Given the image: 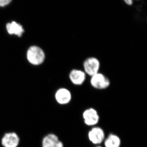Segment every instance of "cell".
Instances as JSON below:
<instances>
[{"instance_id": "6da1fadb", "label": "cell", "mask_w": 147, "mask_h": 147, "mask_svg": "<svg viewBox=\"0 0 147 147\" xmlns=\"http://www.w3.org/2000/svg\"><path fill=\"white\" fill-rule=\"evenodd\" d=\"M83 65V70L87 75H89L90 77L99 72L100 62L95 57H89L85 59Z\"/></svg>"}, {"instance_id": "7a4b0ae2", "label": "cell", "mask_w": 147, "mask_h": 147, "mask_svg": "<svg viewBox=\"0 0 147 147\" xmlns=\"http://www.w3.org/2000/svg\"><path fill=\"white\" fill-rule=\"evenodd\" d=\"M90 84L96 89L102 90L108 88L111 83L108 77L99 72L91 76Z\"/></svg>"}, {"instance_id": "3957f363", "label": "cell", "mask_w": 147, "mask_h": 147, "mask_svg": "<svg viewBox=\"0 0 147 147\" xmlns=\"http://www.w3.org/2000/svg\"><path fill=\"white\" fill-rule=\"evenodd\" d=\"M27 59L32 64L38 65L44 61L45 54L41 48L37 46H32L27 52Z\"/></svg>"}, {"instance_id": "277c9868", "label": "cell", "mask_w": 147, "mask_h": 147, "mask_svg": "<svg viewBox=\"0 0 147 147\" xmlns=\"http://www.w3.org/2000/svg\"><path fill=\"white\" fill-rule=\"evenodd\" d=\"M20 142V137L14 131L6 132L1 139V144L3 147H18Z\"/></svg>"}, {"instance_id": "5b68a950", "label": "cell", "mask_w": 147, "mask_h": 147, "mask_svg": "<svg viewBox=\"0 0 147 147\" xmlns=\"http://www.w3.org/2000/svg\"><path fill=\"white\" fill-rule=\"evenodd\" d=\"M87 75L84 70L74 69L69 72V77L70 82L75 86H82L86 82Z\"/></svg>"}, {"instance_id": "8992f818", "label": "cell", "mask_w": 147, "mask_h": 147, "mask_svg": "<svg viewBox=\"0 0 147 147\" xmlns=\"http://www.w3.org/2000/svg\"><path fill=\"white\" fill-rule=\"evenodd\" d=\"M42 147H64L63 143L56 134L50 133L43 137L41 143Z\"/></svg>"}, {"instance_id": "52a82bcc", "label": "cell", "mask_w": 147, "mask_h": 147, "mask_svg": "<svg viewBox=\"0 0 147 147\" xmlns=\"http://www.w3.org/2000/svg\"><path fill=\"white\" fill-rule=\"evenodd\" d=\"M84 122L89 126L95 125L98 123L99 117L97 111L93 108L87 109L83 113Z\"/></svg>"}, {"instance_id": "ba28073f", "label": "cell", "mask_w": 147, "mask_h": 147, "mask_svg": "<svg viewBox=\"0 0 147 147\" xmlns=\"http://www.w3.org/2000/svg\"><path fill=\"white\" fill-rule=\"evenodd\" d=\"M55 99L59 104L65 105L68 104L71 99V94L69 90L61 88L57 91L55 95Z\"/></svg>"}, {"instance_id": "9c48e42d", "label": "cell", "mask_w": 147, "mask_h": 147, "mask_svg": "<svg viewBox=\"0 0 147 147\" xmlns=\"http://www.w3.org/2000/svg\"><path fill=\"white\" fill-rule=\"evenodd\" d=\"M89 140L95 144L102 143L105 138V134L102 129L99 127H95L89 132Z\"/></svg>"}, {"instance_id": "30bf717a", "label": "cell", "mask_w": 147, "mask_h": 147, "mask_svg": "<svg viewBox=\"0 0 147 147\" xmlns=\"http://www.w3.org/2000/svg\"><path fill=\"white\" fill-rule=\"evenodd\" d=\"M6 28L9 34L16 35L18 36H21L24 32V29L22 26L15 21L7 24Z\"/></svg>"}, {"instance_id": "8fae6325", "label": "cell", "mask_w": 147, "mask_h": 147, "mask_svg": "<svg viewBox=\"0 0 147 147\" xmlns=\"http://www.w3.org/2000/svg\"><path fill=\"white\" fill-rule=\"evenodd\" d=\"M121 145V140L117 136L110 134L105 140V147H119Z\"/></svg>"}, {"instance_id": "7c38bea8", "label": "cell", "mask_w": 147, "mask_h": 147, "mask_svg": "<svg viewBox=\"0 0 147 147\" xmlns=\"http://www.w3.org/2000/svg\"><path fill=\"white\" fill-rule=\"evenodd\" d=\"M12 0H0V7H3L8 5L11 3Z\"/></svg>"}, {"instance_id": "4fadbf2b", "label": "cell", "mask_w": 147, "mask_h": 147, "mask_svg": "<svg viewBox=\"0 0 147 147\" xmlns=\"http://www.w3.org/2000/svg\"><path fill=\"white\" fill-rule=\"evenodd\" d=\"M126 4L129 5H131L133 3V0H123Z\"/></svg>"}, {"instance_id": "5bb4252c", "label": "cell", "mask_w": 147, "mask_h": 147, "mask_svg": "<svg viewBox=\"0 0 147 147\" xmlns=\"http://www.w3.org/2000/svg\"></svg>"}]
</instances>
